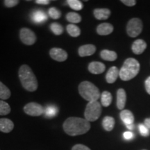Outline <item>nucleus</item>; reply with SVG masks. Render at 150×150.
<instances>
[{
	"instance_id": "393cba45",
	"label": "nucleus",
	"mask_w": 150,
	"mask_h": 150,
	"mask_svg": "<svg viewBox=\"0 0 150 150\" xmlns=\"http://www.w3.org/2000/svg\"><path fill=\"white\" fill-rule=\"evenodd\" d=\"M66 19L67 21L71 23L77 24L81 21V16L76 13L70 12L66 15Z\"/></svg>"
},
{
	"instance_id": "20e7f679",
	"label": "nucleus",
	"mask_w": 150,
	"mask_h": 150,
	"mask_svg": "<svg viewBox=\"0 0 150 150\" xmlns=\"http://www.w3.org/2000/svg\"><path fill=\"white\" fill-rule=\"evenodd\" d=\"M79 93L81 96L88 102H95L100 97V92L98 88L88 81L81 82L79 84Z\"/></svg>"
},
{
	"instance_id": "0eeeda50",
	"label": "nucleus",
	"mask_w": 150,
	"mask_h": 150,
	"mask_svg": "<svg viewBox=\"0 0 150 150\" xmlns=\"http://www.w3.org/2000/svg\"><path fill=\"white\" fill-rule=\"evenodd\" d=\"M20 38L22 42L27 45H32L37 40L35 33L28 28H22L20 29Z\"/></svg>"
},
{
	"instance_id": "ddd939ff",
	"label": "nucleus",
	"mask_w": 150,
	"mask_h": 150,
	"mask_svg": "<svg viewBox=\"0 0 150 150\" xmlns=\"http://www.w3.org/2000/svg\"><path fill=\"white\" fill-rule=\"evenodd\" d=\"M127 102V94L122 88L117 90V107L118 109L122 110L125 108Z\"/></svg>"
},
{
	"instance_id": "1a4fd4ad",
	"label": "nucleus",
	"mask_w": 150,
	"mask_h": 150,
	"mask_svg": "<svg viewBox=\"0 0 150 150\" xmlns=\"http://www.w3.org/2000/svg\"><path fill=\"white\" fill-rule=\"evenodd\" d=\"M50 56L52 59L59 62H63L66 61L68 54L67 52L61 48L54 47L52 48L50 51Z\"/></svg>"
},
{
	"instance_id": "9b49d317",
	"label": "nucleus",
	"mask_w": 150,
	"mask_h": 150,
	"mask_svg": "<svg viewBox=\"0 0 150 150\" xmlns=\"http://www.w3.org/2000/svg\"><path fill=\"white\" fill-rule=\"evenodd\" d=\"M95 52H96V47L91 44L81 46L78 50L79 55L81 57L91 56L95 54Z\"/></svg>"
},
{
	"instance_id": "2eb2a0df",
	"label": "nucleus",
	"mask_w": 150,
	"mask_h": 150,
	"mask_svg": "<svg viewBox=\"0 0 150 150\" xmlns=\"http://www.w3.org/2000/svg\"><path fill=\"white\" fill-rule=\"evenodd\" d=\"M113 31V26L109 23H102L97 27V32L100 35H109Z\"/></svg>"
},
{
	"instance_id": "f8f14e48",
	"label": "nucleus",
	"mask_w": 150,
	"mask_h": 150,
	"mask_svg": "<svg viewBox=\"0 0 150 150\" xmlns=\"http://www.w3.org/2000/svg\"><path fill=\"white\" fill-rule=\"evenodd\" d=\"M14 128V123L8 118L0 119V131L3 133H10Z\"/></svg>"
},
{
	"instance_id": "412c9836",
	"label": "nucleus",
	"mask_w": 150,
	"mask_h": 150,
	"mask_svg": "<svg viewBox=\"0 0 150 150\" xmlns=\"http://www.w3.org/2000/svg\"><path fill=\"white\" fill-rule=\"evenodd\" d=\"M100 56L102 59L108 61H114L117 59V55L116 52L110 51L108 50H104L100 52Z\"/></svg>"
},
{
	"instance_id": "39448f33",
	"label": "nucleus",
	"mask_w": 150,
	"mask_h": 150,
	"mask_svg": "<svg viewBox=\"0 0 150 150\" xmlns=\"http://www.w3.org/2000/svg\"><path fill=\"white\" fill-rule=\"evenodd\" d=\"M102 114V106L97 101L88 102L86 105L84 116L87 121L95 122L98 120Z\"/></svg>"
},
{
	"instance_id": "a211bd4d",
	"label": "nucleus",
	"mask_w": 150,
	"mask_h": 150,
	"mask_svg": "<svg viewBox=\"0 0 150 150\" xmlns=\"http://www.w3.org/2000/svg\"><path fill=\"white\" fill-rule=\"evenodd\" d=\"M120 118L125 125H134V116L130 110H123L120 112Z\"/></svg>"
},
{
	"instance_id": "9d476101",
	"label": "nucleus",
	"mask_w": 150,
	"mask_h": 150,
	"mask_svg": "<svg viewBox=\"0 0 150 150\" xmlns=\"http://www.w3.org/2000/svg\"><path fill=\"white\" fill-rule=\"evenodd\" d=\"M88 68L89 72L92 74H99L104 72L106 66L104 63H101V62L94 61L90 63Z\"/></svg>"
},
{
	"instance_id": "4be33fe9",
	"label": "nucleus",
	"mask_w": 150,
	"mask_h": 150,
	"mask_svg": "<svg viewBox=\"0 0 150 150\" xmlns=\"http://www.w3.org/2000/svg\"><path fill=\"white\" fill-rule=\"evenodd\" d=\"M112 95L109 92L104 91L101 95V102L102 104L104 107H108L109 106L112 102Z\"/></svg>"
},
{
	"instance_id": "b1692460",
	"label": "nucleus",
	"mask_w": 150,
	"mask_h": 150,
	"mask_svg": "<svg viewBox=\"0 0 150 150\" xmlns=\"http://www.w3.org/2000/svg\"><path fill=\"white\" fill-rule=\"evenodd\" d=\"M11 95V91L2 82L0 81V99L6 100L10 98Z\"/></svg>"
},
{
	"instance_id": "2f4dec72",
	"label": "nucleus",
	"mask_w": 150,
	"mask_h": 150,
	"mask_svg": "<svg viewBox=\"0 0 150 150\" xmlns=\"http://www.w3.org/2000/svg\"><path fill=\"white\" fill-rule=\"evenodd\" d=\"M139 130L142 136L147 137L149 135V130L144 125H139Z\"/></svg>"
},
{
	"instance_id": "6ab92c4d",
	"label": "nucleus",
	"mask_w": 150,
	"mask_h": 150,
	"mask_svg": "<svg viewBox=\"0 0 150 150\" xmlns=\"http://www.w3.org/2000/svg\"><path fill=\"white\" fill-rule=\"evenodd\" d=\"M31 19L35 23H42V22L46 21L47 19V16L45 13L44 11L38 10L35 11L32 13Z\"/></svg>"
},
{
	"instance_id": "7ed1b4c3",
	"label": "nucleus",
	"mask_w": 150,
	"mask_h": 150,
	"mask_svg": "<svg viewBox=\"0 0 150 150\" xmlns=\"http://www.w3.org/2000/svg\"><path fill=\"white\" fill-rule=\"evenodd\" d=\"M140 71V63L133 58H129L125 61L120 70L119 76L122 81H129L134 79Z\"/></svg>"
},
{
	"instance_id": "7c9ffc66",
	"label": "nucleus",
	"mask_w": 150,
	"mask_h": 150,
	"mask_svg": "<svg viewBox=\"0 0 150 150\" xmlns=\"http://www.w3.org/2000/svg\"><path fill=\"white\" fill-rule=\"evenodd\" d=\"M4 5L7 8H13L15 7L20 3L19 0H4Z\"/></svg>"
},
{
	"instance_id": "aec40b11",
	"label": "nucleus",
	"mask_w": 150,
	"mask_h": 150,
	"mask_svg": "<svg viewBox=\"0 0 150 150\" xmlns=\"http://www.w3.org/2000/svg\"><path fill=\"white\" fill-rule=\"evenodd\" d=\"M115 120L113 117H110V116H106L104 117L102 121V126L106 131H112L115 126Z\"/></svg>"
},
{
	"instance_id": "f3484780",
	"label": "nucleus",
	"mask_w": 150,
	"mask_h": 150,
	"mask_svg": "<svg viewBox=\"0 0 150 150\" xmlns=\"http://www.w3.org/2000/svg\"><path fill=\"white\" fill-rule=\"evenodd\" d=\"M93 14L99 20H107L110 16V11L108 8H96L94 10Z\"/></svg>"
},
{
	"instance_id": "72a5a7b5",
	"label": "nucleus",
	"mask_w": 150,
	"mask_h": 150,
	"mask_svg": "<svg viewBox=\"0 0 150 150\" xmlns=\"http://www.w3.org/2000/svg\"><path fill=\"white\" fill-rule=\"evenodd\" d=\"M121 1L127 6H133L136 5V1H135V0H122Z\"/></svg>"
},
{
	"instance_id": "ea45409f",
	"label": "nucleus",
	"mask_w": 150,
	"mask_h": 150,
	"mask_svg": "<svg viewBox=\"0 0 150 150\" xmlns=\"http://www.w3.org/2000/svg\"><path fill=\"white\" fill-rule=\"evenodd\" d=\"M143 150H145V149H143Z\"/></svg>"
},
{
	"instance_id": "5701e85b",
	"label": "nucleus",
	"mask_w": 150,
	"mask_h": 150,
	"mask_svg": "<svg viewBox=\"0 0 150 150\" xmlns=\"http://www.w3.org/2000/svg\"><path fill=\"white\" fill-rule=\"evenodd\" d=\"M67 33H69V35L70 36L76 38L79 36L81 34V29L80 28L77 27L76 25L73 24H70L67 26L66 27Z\"/></svg>"
},
{
	"instance_id": "423d86ee",
	"label": "nucleus",
	"mask_w": 150,
	"mask_h": 150,
	"mask_svg": "<svg viewBox=\"0 0 150 150\" xmlns=\"http://www.w3.org/2000/svg\"><path fill=\"white\" fill-rule=\"evenodd\" d=\"M142 28L143 25L140 19H131L127 25V33L130 37L135 38L142 32Z\"/></svg>"
},
{
	"instance_id": "6e6552de",
	"label": "nucleus",
	"mask_w": 150,
	"mask_h": 150,
	"mask_svg": "<svg viewBox=\"0 0 150 150\" xmlns=\"http://www.w3.org/2000/svg\"><path fill=\"white\" fill-rule=\"evenodd\" d=\"M24 111L30 116H40L44 113V108L38 103L30 102L26 104L24 107Z\"/></svg>"
},
{
	"instance_id": "dca6fc26",
	"label": "nucleus",
	"mask_w": 150,
	"mask_h": 150,
	"mask_svg": "<svg viewBox=\"0 0 150 150\" xmlns=\"http://www.w3.org/2000/svg\"><path fill=\"white\" fill-rule=\"evenodd\" d=\"M146 47H147V44L143 40L139 39V40H137L133 43L132 50L133 52L136 54H141L142 52L145 50Z\"/></svg>"
},
{
	"instance_id": "f03ea898",
	"label": "nucleus",
	"mask_w": 150,
	"mask_h": 150,
	"mask_svg": "<svg viewBox=\"0 0 150 150\" xmlns=\"http://www.w3.org/2000/svg\"><path fill=\"white\" fill-rule=\"evenodd\" d=\"M18 75L22 86L26 91L34 92L38 89V83L37 78L29 65H22L19 69Z\"/></svg>"
},
{
	"instance_id": "c85d7f7f",
	"label": "nucleus",
	"mask_w": 150,
	"mask_h": 150,
	"mask_svg": "<svg viewBox=\"0 0 150 150\" xmlns=\"http://www.w3.org/2000/svg\"><path fill=\"white\" fill-rule=\"evenodd\" d=\"M48 13L49 16L51 17L52 19H54V20H58L61 16V11L59 9L55 8V7H52V8L49 9Z\"/></svg>"
},
{
	"instance_id": "bb28decb",
	"label": "nucleus",
	"mask_w": 150,
	"mask_h": 150,
	"mask_svg": "<svg viewBox=\"0 0 150 150\" xmlns=\"http://www.w3.org/2000/svg\"><path fill=\"white\" fill-rule=\"evenodd\" d=\"M66 2L73 10L81 11L83 8V4L79 0H67Z\"/></svg>"
},
{
	"instance_id": "f704fd0d",
	"label": "nucleus",
	"mask_w": 150,
	"mask_h": 150,
	"mask_svg": "<svg viewBox=\"0 0 150 150\" xmlns=\"http://www.w3.org/2000/svg\"><path fill=\"white\" fill-rule=\"evenodd\" d=\"M123 136L125 139L130 140L133 138V137H134V134H133L131 132H130V131H126V132L124 133Z\"/></svg>"
},
{
	"instance_id": "4c0bfd02",
	"label": "nucleus",
	"mask_w": 150,
	"mask_h": 150,
	"mask_svg": "<svg viewBox=\"0 0 150 150\" xmlns=\"http://www.w3.org/2000/svg\"><path fill=\"white\" fill-rule=\"evenodd\" d=\"M145 126L150 130V118H147L145 120Z\"/></svg>"
},
{
	"instance_id": "c756f323",
	"label": "nucleus",
	"mask_w": 150,
	"mask_h": 150,
	"mask_svg": "<svg viewBox=\"0 0 150 150\" xmlns=\"http://www.w3.org/2000/svg\"><path fill=\"white\" fill-rule=\"evenodd\" d=\"M58 112V110L56 107H54V106H47V108L45 110V115L47 117H52L54 116H55Z\"/></svg>"
},
{
	"instance_id": "a878e982",
	"label": "nucleus",
	"mask_w": 150,
	"mask_h": 150,
	"mask_svg": "<svg viewBox=\"0 0 150 150\" xmlns=\"http://www.w3.org/2000/svg\"><path fill=\"white\" fill-rule=\"evenodd\" d=\"M11 106L7 102L0 100V115H6L11 112Z\"/></svg>"
},
{
	"instance_id": "f257e3e1",
	"label": "nucleus",
	"mask_w": 150,
	"mask_h": 150,
	"mask_svg": "<svg viewBox=\"0 0 150 150\" xmlns=\"http://www.w3.org/2000/svg\"><path fill=\"white\" fill-rule=\"evenodd\" d=\"M63 127V130L67 135L76 136L87 133L91 129V124L86 119L70 117L64 122Z\"/></svg>"
},
{
	"instance_id": "e433bc0d",
	"label": "nucleus",
	"mask_w": 150,
	"mask_h": 150,
	"mask_svg": "<svg viewBox=\"0 0 150 150\" xmlns=\"http://www.w3.org/2000/svg\"><path fill=\"white\" fill-rule=\"evenodd\" d=\"M35 3L38 4L47 5L50 3V1H49V0H36Z\"/></svg>"
},
{
	"instance_id": "c9c22d12",
	"label": "nucleus",
	"mask_w": 150,
	"mask_h": 150,
	"mask_svg": "<svg viewBox=\"0 0 150 150\" xmlns=\"http://www.w3.org/2000/svg\"><path fill=\"white\" fill-rule=\"evenodd\" d=\"M145 89L150 95V76H149L145 81Z\"/></svg>"
},
{
	"instance_id": "473e14b6",
	"label": "nucleus",
	"mask_w": 150,
	"mask_h": 150,
	"mask_svg": "<svg viewBox=\"0 0 150 150\" xmlns=\"http://www.w3.org/2000/svg\"><path fill=\"white\" fill-rule=\"evenodd\" d=\"M72 150H91V149L86 145H81V144H77V145H75L72 148Z\"/></svg>"
},
{
	"instance_id": "4468645a",
	"label": "nucleus",
	"mask_w": 150,
	"mask_h": 150,
	"mask_svg": "<svg viewBox=\"0 0 150 150\" xmlns=\"http://www.w3.org/2000/svg\"><path fill=\"white\" fill-rule=\"evenodd\" d=\"M120 70L115 66H112L108 70L106 75V80L108 83H113L119 76Z\"/></svg>"
},
{
	"instance_id": "58836bf2",
	"label": "nucleus",
	"mask_w": 150,
	"mask_h": 150,
	"mask_svg": "<svg viewBox=\"0 0 150 150\" xmlns=\"http://www.w3.org/2000/svg\"><path fill=\"white\" fill-rule=\"evenodd\" d=\"M126 127L128 128L129 130H132L134 129V125H126Z\"/></svg>"
},
{
	"instance_id": "cd10ccee",
	"label": "nucleus",
	"mask_w": 150,
	"mask_h": 150,
	"mask_svg": "<svg viewBox=\"0 0 150 150\" xmlns=\"http://www.w3.org/2000/svg\"><path fill=\"white\" fill-rule=\"evenodd\" d=\"M50 29H51L54 34H55L56 35H60L63 33V27H62L61 24L56 23V22H54V23H52L51 24Z\"/></svg>"
}]
</instances>
